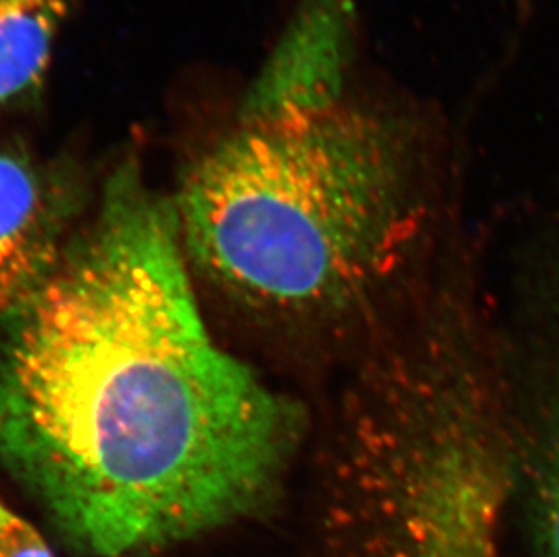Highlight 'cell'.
I'll return each instance as SVG.
<instances>
[{
  "label": "cell",
  "instance_id": "7",
  "mask_svg": "<svg viewBox=\"0 0 559 557\" xmlns=\"http://www.w3.org/2000/svg\"><path fill=\"white\" fill-rule=\"evenodd\" d=\"M527 469L539 545L545 557H559V402L534 440Z\"/></svg>",
  "mask_w": 559,
  "mask_h": 557
},
{
  "label": "cell",
  "instance_id": "9",
  "mask_svg": "<svg viewBox=\"0 0 559 557\" xmlns=\"http://www.w3.org/2000/svg\"><path fill=\"white\" fill-rule=\"evenodd\" d=\"M8 512H10V509H8V507H5L4 503H2V500H0V523H2V520H4L5 514H8Z\"/></svg>",
  "mask_w": 559,
  "mask_h": 557
},
{
  "label": "cell",
  "instance_id": "5",
  "mask_svg": "<svg viewBox=\"0 0 559 557\" xmlns=\"http://www.w3.org/2000/svg\"><path fill=\"white\" fill-rule=\"evenodd\" d=\"M357 55L354 0H301L239 104L243 123H286L344 106Z\"/></svg>",
  "mask_w": 559,
  "mask_h": 557
},
{
  "label": "cell",
  "instance_id": "1",
  "mask_svg": "<svg viewBox=\"0 0 559 557\" xmlns=\"http://www.w3.org/2000/svg\"><path fill=\"white\" fill-rule=\"evenodd\" d=\"M301 435L299 405L212 336L173 195L127 154L0 319V462L74 550L147 556L269 509Z\"/></svg>",
  "mask_w": 559,
  "mask_h": 557
},
{
  "label": "cell",
  "instance_id": "8",
  "mask_svg": "<svg viewBox=\"0 0 559 557\" xmlns=\"http://www.w3.org/2000/svg\"><path fill=\"white\" fill-rule=\"evenodd\" d=\"M0 557H53L43 534L10 510L0 523Z\"/></svg>",
  "mask_w": 559,
  "mask_h": 557
},
{
  "label": "cell",
  "instance_id": "4",
  "mask_svg": "<svg viewBox=\"0 0 559 557\" xmlns=\"http://www.w3.org/2000/svg\"><path fill=\"white\" fill-rule=\"evenodd\" d=\"M73 158L0 143V319L24 305L59 266L87 201Z\"/></svg>",
  "mask_w": 559,
  "mask_h": 557
},
{
  "label": "cell",
  "instance_id": "2",
  "mask_svg": "<svg viewBox=\"0 0 559 557\" xmlns=\"http://www.w3.org/2000/svg\"><path fill=\"white\" fill-rule=\"evenodd\" d=\"M426 137L388 107L236 121L173 194L192 274L275 324L330 328L385 295L429 211Z\"/></svg>",
  "mask_w": 559,
  "mask_h": 557
},
{
  "label": "cell",
  "instance_id": "3",
  "mask_svg": "<svg viewBox=\"0 0 559 557\" xmlns=\"http://www.w3.org/2000/svg\"><path fill=\"white\" fill-rule=\"evenodd\" d=\"M511 485L476 463L428 460L401 469L366 507L382 557H497Z\"/></svg>",
  "mask_w": 559,
  "mask_h": 557
},
{
  "label": "cell",
  "instance_id": "6",
  "mask_svg": "<svg viewBox=\"0 0 559 557\" xmlns=\"http://www.w3.org/2000/svg\"><path fill=\"white\" fill-rule=\"evenodd\" d=\"M79 0H0V121L43 106L49 69Z\"/></svg>",
  "mask_w": 559,
  "mask_h": 557
}]
</instances>
